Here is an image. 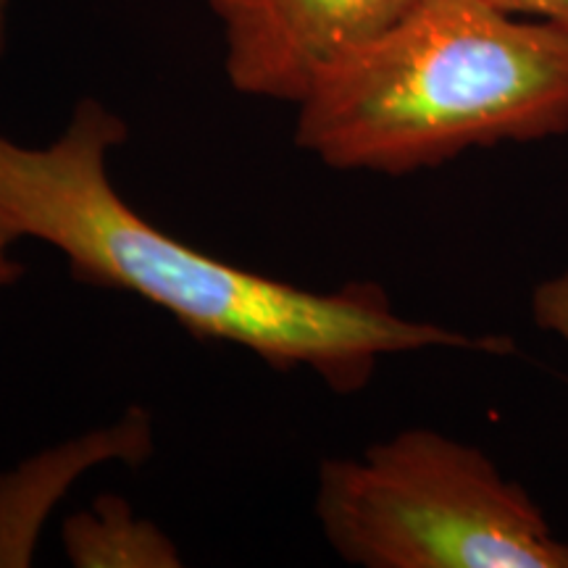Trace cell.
<instances>
[{"mask_svg": "<svg viewBox=\"0 0 568 568\" xmlns=\"http://www.w3.org/2000/svg\"><path fill=\"white\" fill-rule=\"evenodd\" d=\"M126 138L124 119L95 98L77 103L48 145L0 134V237L40 240L80 282L138 295L197 339L243 347L276 372H311L332 393L364 389L389 355L506 351L503 339L400 316L379 284L297 287L163 232L113 187L109 155Z\"/></svg>", "mask_w": 568, "mask_h": 568, "instance_id": "1", "label": "cell"}, {"mask_svg": "<svg viewBox=\"0 0 568 568\" xmlns=\"http://www.w3.org/2000/svg\"><path fill=\"white\" fill-rule=\"evenodd\" d=\"M6 11H9V0H0V53L6 48Z\"/></svg>", "mask_w": 568, "mask_h": 568, "instance_id": "10", "label": "cell"}, {"mask_svg": "<svg viewBox=\"0 0 568 568\" xmlns=\"http://www.w3.org/2000/svg\"><path fill=\"white\" fill-rule=\"evenodd\" d=\"M424 0H209L240 95L297 105L329 69Z\"/></svg>", "mask_w": 568, "mask_h": 568, "instance_id": "4", "label": "cell"}, {"mask_svg": "<svg viewBox=\"0 0 568 568\" xmlns=\"http://www.w3.org/2000/svg\"><path fill=\"white\" fill-rule=\"evenodd\" d=\"M485 3L514 17H535L568 30V0H485Z\"/></svg>", "mask_w": 568, "mask_h": 568, "instance_id": "8", "label": "cell"}, {"mask_svg": "<svg viewBox=\"0 0 568 568\" xmlns=\"http://www.w3.org/2000/svg\"><path fill=\"white\" fill-rule=\"evenodd\" d=\"M566 132V27L485 0H424L314 84L295 145L339 172L406 176Z\"/></svg>", "mask_w": 568, "mask_h": 568, "instance_id": "2", "label": "cell"}, {"mask_svg": "<svg viewBox=\"0 0 568 568\" xmlns=\"http://www.w3.org/2000/svg\"><path fill=\"white\" fill-rule=\"evenodd\" d=\"M531 316L539 329L552 332L568 343V268L537 284L531 295Z\"/></svg>", "mask_w": 568, "mask_h": 568, "instance_id": "7", "label": "cell"}, {"mask_svg": "<svg viewBox=\"0 0 568 568\" xmlns=\"http://www.w3.org/2000/svg\"><path fill=\"white\" fill-rule=\"evenodd\" d=\"M151 450V418L132 408L122 422L69 439L0 474V568L32 564L42 524L84 471L109 460L138 464Z\"/></svg>", "mask_w": 568, "mask_h": 568, "instance_id": "5", "label": "cell"}, {"mask_svg": "<svg viewBox=\"0 0 568 568\" xmlns=\"http://www.w3.org/2000/svg\"><path fill=\"white\" fill-rule=\"evenodd\" d=\"M11 243H6L3 237H0V287H9V284H17V280L21 276V264L17 258L11 255Z\"/></svg>", "mask_w": 568, "mask_h": 568, "instance_id": "9", "label": "cell"}, {"mask_svg": "<svg viewBox=\"0 0 568 568\" xmlns=\"http://www.w3.org/2000/svg\"><path fill=\"white\" fill-rule=\"evenodd\" d=\"M316 518L364 568H568V539L479 447L406 429L318 468Z\"/></svg>", "mask_w": 568, "mask_h": 568, "instance_id": "3", "label": "cell"}, {"mask_svg": "<svg viewBox=\"0 0 568 568\" xmlns=\"http://www.w3.org/2000/svg\"><path fill=\"white\" fill-rule=\"evenodd\" d=\"M63 552L77 568H180L172 537L132 510L122 495L105 493L63 521Z\"/></svg>", "mask_w": 568, "mask_h": 568, "instance_id": "6", "label": "cell"}]
</instances>
